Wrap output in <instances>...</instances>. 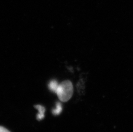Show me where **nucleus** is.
Returning a JSON list of instances; mask_svg holds the SVG:
<instances>
[{
  "mask_svg": "<svg viewBox=\"0 0 133 132\" xmlns=\"http://www.w3.org/2000/svg\"><path fill=\"white\" fill-rule=\"evenodd\" d=\"M60 101L66 102L70 99L73 93L72 84L69 80L63 81L59 85L56 93Z\"/></svg>",
  "mask_w": 133,
  "mask_h": 132,
  "instance_id": "obj_1",
  "label": "nucleus"
},
{
  "mask_svg": "<svg viewBox=\"0 0 133 132\" xmlns=\"http://www.w3.org/2000/svg\"><path fill=\"white\" fill-rule=\"evenodd\" d=\"M34 107L38 111V113L37 115V119L40 121L43 119L44 117V112L45 108L44 106L40 105H37L34 106Z\"/></svg>",
  "mask_w": 133,
  "mask_h": 132,
  "instance_id": "obj_2",
  "label": "nucleus"
},
{
  "mask_svg": "<svg viewBox=\"0 0 133 132\" xmlns=\"http://www.w3.org/2000/svg\"><path fill=\"white\" fill-rule=\"evenodd\" d=\"M59 84L56 80H52L48 84L49 89L53 92L56 93Z\"/></svg>",
  "mask_w": 133,
  "mask_h": 132,
  "instance_id": "obj_3",
  "label": "nucleus"
},
{
  "mask_svg": "<svg viewBox=\"0 0 133 132\" xmlns=\"http://www.w3.org/2000/svg\"><path fill=\"white\" fill-rule=\"evenodd\" d=\"M62 111V105L60 102H57L56 108L52 110V113L55 115H57L61 113Z\"/></svg>",
  "mask_w": 133,
  "mask_h": 132,
  "instance_id": "obj_4",
  "label": "nucleus"
},
{
  "mask_svg": "<svg viewBox=\"0 0 133 132\" xmlns=\"http://www.w3.org/2000/svg\"><path fill=\"white\" fill-rule=\"evenodd\" d=\"M0 132H10L8 129L2 126H0Z\"/></svg>",
  "mask_w": 133,
  "mask_h": 132,
  "instance_id": "obj_5",
  "label": "nucleus"
}]
</instances>
